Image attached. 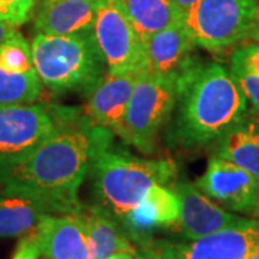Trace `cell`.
I'll list each match as a JSON object with an SVG mask.
<instances>
[{
  "label": "cell",
  "mask_w": 259,
  "mask_h": 259,
  "mask_svg": "<svg viewBox=\"0 0 259 259\" xmlns=\"http://www.w3.org/2000/svg\"><path fill=\"white\" fill-rule=\"evenodd\" d=\"M111 131L71 110L47 139L18 158L0 163L2 193L32 197L59 214L82 209L79 189L94 156L111 143Z\"/></svg>",
  "instance_id": "cell-1"
},
{
  "label": "cell",
  "mask_w": 259,
  "mask_h": 259,
  "mask_svg": "<svg viewBox=\"0 0 259 259\" xmlns=\"http://www.w3.org/2000/svg\"><path fill=\"white\" fill-rule=\"evenodd\" d=\"M248 112L228 66L199 59L177 81L170 140L183 148L212 146Z\"/></svg>",
  "instance_id": "cell-2"
},
{
  "label": "cell",
  "mask_w": 259,
  "mask_h": 259,
  "mask_svg": "<svg viewBox=\"0 0 259 259\" xmlns=\"http://www.w3.org/2000/svg\"><path fill=\"white\" fill-rule=\"evenodd\" d=\"M88 175L97 203L122 221L153 186H171L177 179L170 158H144L104 146L94 156Z\"/></svg>",
  "instance_id": "cell-3"
},
{
  "label": "cell",
  "mask_w": 259,
  "mask_h": 259,
  "mask_svg": "<svg viewBox=\"0 0 259 259\" xmlns=\"http://www.w3.org/2000/svg\"><path fill=\"white\" fill-rule=\"evenodd\" d=\"M30 49L40 82L54 94L87 95L107 69L93 30L74 35L36 33Z\"/></svg>",
  "instance_id": "cell-4"
},
{
  "label": "cell",
  "mask_w": 259,
  "mask_h": 259,
  "mask_svg": "<svg viewBox=\"0 0 259 259\" xmlns=\"http://www.w3.org/2000/svg\"><path fill=\"white\" fill-rule=\"evenodd\" d=\"M196 47L210 52L253 40L259 29V0H199L183 16Z\"/></svg>",
  "instance_id": "cell-5"
},
{
  "label": "cell",
  "mask_w": 259,
  "mask_h": 259,
  "mask_svg": "<svg viewBox=\"0 0 259 259\" xmlns=\"http://www.w3.org/2000/svg\"><path fill=\"white\" fill-rule=\"evenodd\" d=\"M177 100V79L140 74L130 98L120 137L151 154L158 133L170 121Z\"/></svg>",
  "instance_id": "cell-6"
},
{
  "label": "cell",
  "mask_w": 259,
  "mask_h": 259,
  "mask_svg": "<svg viewBox=\"0 0 259 259\" xmlns=\"http://www.w3.org/2000/svg\"><path fill=\"white\" fill-rule=\"evenodd\" d=\"M71 110L37 102L0 107V163L20 157L36 147Z\"/></svg>",
  "instance_id": "cell-7"
},
{
  "label": "cell",
  "mask_w": 259,
  "mask_h": 259,
  "mask_svg": "<svg viewBox=\"0 0 259 259\" xmlns=\"http://www.w3.org/2000/svg\"><path fill=\"white\" fill-rule=\"evenodd\" d=\"M256 243H259V219L250 218L242 225L192 241L153 238L144 246L151 248L160 259H248Z\"/></svg>",
  "instance_id": "cell-8"
},
{
  "label": "cell",
  "mask_w": 259,
  "mask_h": 259,
  "mask_svg": "<svg viewBox=\"0 0 259 259\" xmlns=\"http://www.w3.org/2000/svg\"><path fill=\"white\" fill-rule=\"evenodd\" d=\"M93 33L107 71L141 72L144 42L131 26L117 0H100Z\"/></svg>",
  "instance_id": "cell-9"
},
{
  "label": "cell",
  "mask_w": 259,
  "mask_h": 259,
  "mask_svg": "<svg viewBox=\"0 0 259 259\" xmlns=\"http://www.w3.org/2000/svg\"><path fill=\"white\" fill-rule=\"evenodd\" d=\"M194 185L228 212L259 219V177L248 170L212 156Z\"/></svg>",
  "instance_id": "cell-10"
},
{
  "label": "cell",
  "mask_w": 259,
  "mask_h": 259,
  "mask_svg": "<svg viewBox=\"0 0 259 259\" xmlns=\"http://www.w3.org/2000/svg\"><path fill=\"white\" fill-rule=\"evenodd\" d=\"M170 187L175 190L179 199V219L171 231L176 232L185 241H192L233 228L250 219L228 212L192 182L180 180L175 182Z\"/></svg>",
  "instance_id": "cell-11"
},
{
  "label": "cell",
  "mask_w": 259,
  "mask_h": 259,
  "mask_svg": "<svg viewBox=\"0 0 259 259\" xmlns=\"http://www.w3.org/2000/svg\"><path fill=\"white\" fill-rule=\"evenodd\" d=\"M196 48L183 20L177 22L144 40L141 74L175 78L179 81V78L200 59L194 55Z\"/></svg>",
  "instance_id": "cell-12"
},
{
  "label": "cell",
  "mask_w": 259,
  "mask_h": 259,
  "mask_svg": "<svg viewBox=\"0 0 259 259\" xmlns=\"http://www.w3.org/2000/svg\"><path fill=\"white\" fill-rule=\"evenodd\" d=\"M141 72L107 71L98 83L87 94L85 115L101 128L120 136L130 98Z\"/></svg>",
  "instance_id": "cell-13"
},
{
  "label": "cell",
  "mask_w": 259,
  "mask_h": 259,
  "mask_svg": "<svg viewBox=\"0 0 259 259\" xmlns=\"http://www.w3.org/2000/svg\"><path fill=\"white\" fill-rule=\"evenodd\" d=\"M179 219V199L170 186H153L140 203L121 221L124 231L140 248L157 229H171Z\"/></svg>",
  "instance_id": "cell-14"
},
{
  "label": "cell",
  "mask_w": 259,
  "mask_h": 259,
  "mask_svg": "<svg viewBox=\"0 0 259 259\" xmlns=\"http://www.w3.org/2000/svg\"><path fill=\"white\" fill-rule=\"evenodd\" d=\"M44 259H88L90 245L81 210L48 214L35 229Z\"/></svg>",
  "instance_id": "cell-15"
},
{
  "label": "cell",
  "mask_w": 259,
  "mask_h": 259,
  "mask_svg": "<svg viewBox=\"0 0 259 259\" xmlns=\"http://www.w3.org/2000/svg\"><path fill=\"white\" fill-rule=\"evenodd\" d=\"M100 0H54L40 3L35 32L47 35H74L93 30Z\"/></svg>",
  "instance_id": "cell-16"
},
{
  "label": "cell",
  "mask_w": 259,
  "mask_h": 259,
  "mask_svg": "<svg viewBox=\"0 0 259 259\" xmlns=\"http://www.w3.org/2000/svg\"><path fill=\"white\" fill-rule=\"evenodd\" d=\"M81 214L88 235V259H110L120 252L137 253L139 248L130 239L120 221L100 204H83Z\"/></svg>",
  "instance_id": "cell-17"
},
{
  "label": "cell",
  "mask_w": 259,
  "mask_h": 259,
  "mask_svg": "<svg viewBox=\"0 0 259 259\" xmlns=\"http://www.w3.org/2000/svg\"><path fill=\"white\" fill-rule=\"evenodd\" d=\"M214 157L259 177V114L249 111L214 143Z\"/></svg>",
  "instance_id": "cell-18"
},
{
  "label": "cell",
  "mask_w": 259,
  "mask_h": 259,
  "mask_svg": "<svg viewBox=\"0 0 259 259\" xmlns=\"http://www.w3.org/2000/svg\"><path fill=\"white\" fill-rule=\"evenodd\" d=\"M48 214H59L52 206L32 197L0 196V239L22 238L36 229Z\"/></svg>",
  "instance_id": "cell-19"
},
{
  "label": "cell",
  "mask_w": 259,
  "mask_h": 259,
  "mask_svg": "<svg viewBox=\"0 0 259 259\" xmlns=\"http://www.w3.org/2000/svg\"><path fill=\"white\" fill-rule=\"evenodd\" d=\"M117 3L143 42L183 20L171 0H117Z\"/></svg>",
  "instance_id": "cell-20"
},
{
  "label": "cell",
  "mask_w": 259,
  "mask_h": 259,
  "mask_svg": "<svg viewBox=\"0 0 259 259\" xmlns=\"http://www.w3.org/2000/svg\"><path fill=\"white\" fill-rule=\"evenodd\" d=\"M228 69L245 95L248 105L259 114V44L249 40L233 48Z\"/></svg>",
  "instance_id": "cell-21"
},
{
  "label": "cell",
  "mask_w": 259,
  "mask_h": 259,
  "mask_svg": "<svg viewBox=\"0 0 259 259\" xmlns=\"http://www.w3.org/2000/svg\"><path fill=\"white\" fill-rule=\"evenodd\" d=\"M44 91L36 71L16 72L0 65V107L36 102Z\"/></svg>",
  "instance_id": "cell-22"
},
{
  "label": "cell",
  "mask_w": 259,
  "mask_h": 259,
  "mask_svg": "<svg viewBox=\"0 0 259 259\" xmlns=\"http://www.w3.org/2000/svg\"><path fill=\"white\" fill-rule=\"evenodd\" d=\"M0 65L16 72L35 71L30 45L20 32L0 45Z\"/></svg>",
  "instance_id": "cell-23"
},
{
  "label": "cell",
  "mask_w": 259,
  "mask_h": 259,
  "mask_svg": "<svg viewBox=\"0 0 259 259\" xmlns=\"http://www.w3.org/2000/svg\"><path fill=\"white\" fill-rule=\"evenodd\" d=\"M39 0H0V20L18 28L32 18Z\"/></svg>",
  "instance_id": "cell-24"
},
{
  "label": "cell",
  "mask_w": 259,
  "mask_h": 259,
  "mask_svg": "<svg viewBox=\"0 0 259 259\" xmlns=\"http://www.w3.org/2000/svg\"><path fill=\"white\" fill-rule=\"evenodd\" d=\"M40 258V250L37 245L35 231L22 236L18 242V246L13 252L10 259H39Z\"/></svg>",
  "instance_id": "cell-25"
},
{
  "label": "cell",
  "mask_w": 259,
  "mask_h": 259,
  "mask_svg": "<svg viewBox=\"0 0 259 259\" xmlns=\"http://www.w3.org/2000/svg\"><path fill=\"white\" fill-rule=\"evenodd\" d=\"M16 32H19L18 28L12 26V25L3 22V20H0V45H2L5 40H8L10 36H13Z\"/></svg>",
  "instance_id": "cell-26"
},
{
  "label": "cell",
  "mask_w": 259,
  "mask_h": 259,
  "mask_svg": "<svg viewBox=\"0 0 259 259\" xmlns=\"http://www.w3.org/2000/svg\"><path fill=\"white\" fill-rule=\"evenodd\" d=\"M171 2L175 3V6L179 9V12L185 16L186 13L192 9L199 0H171Z\"/></svg>",
  "instance_id": "cell-27"
},
{
  "label": "cell",
  "mask_w": 259,
  "mask_h": 259,
  "mask_svg": "<svg viewBox=\"0 0 259 259\" xmlns=\"http://www.w3.org/2000/svg\"><path fill=\"white\" fill-rule=\"evenodd\" d=\"M136 259H160L158 255L148 246H141L137 250V255H136Z\"/></svg>",
  "instance_id": "cell-28"
},
{
  "label": "cell",
  "mask_w": 259,
  "mask_h": 259,
  "mask_svg": "<svg viewBox=\"0 0 259 259\" xmlns=\"http://www.w3.org/2000/svg\"><path fill=\"white\" fill-rule=\"evenodd\" d=\"M137 253H131V252H120V253H115L112 255L110 259H136Z\"/></svg>",
  "instance_id": "cell-29"
},
{
  "label": "cell",
  "mask_w": 259,
  "mask_h": 259,
  "mask_svg": "<svg viewBox=\"0 0 259 259\" xmlns=\"http://www.w3.org/2000/svg\"><path fill=\"white\" fill-rule=\"evenodd\" d=\"M248 259H259V243H256V245L253 246V249L250 250Z\"/></svg>",
  "instance_id": "cell-30"
},
{
  "label": "cell",
  "mask_w": 259,
  "mask_h": 259,
  "mask_svg": "<svg viewBox=\"0 0 259 259\" xmlns=\"http://www.w3.org/2000/svg\"><path fill=\"white\" fill-rule=\"evenodd\" d=\"M253 40L259 44V29H258V32H256V35H255V37H253Z\"/></svg>",
  "instance_id": "cell-31"
},
{
  "label": "cell",
  "mask_w": 259,
  "mask_h": 259,
  "mask_svg": "<svg viewBox=\"0 0 259 259\" xmlns=\"http://www.w3.org/2000/svg\"><path fill=\"white\" fill-rule=\"evenodd\" d=\"M48 2H54V0H40V3H48Z\"/></svg>",
  "instance_id": "cell-32"
},
{
  "label": "cell",
  "mask_w": 259,
  "mask_h": 259,
  "mask_svg": "<svg viewBox=\"0 0 259 259\" xmlns=\"http://www.w3.org/2000/svg\"><path fill=\"white\" fill-rule=\"evenodd\" d=\"M39 2H40V0H39Z\"/></svg>",
  "instance_id": "cell-33"
}]
</instances>
